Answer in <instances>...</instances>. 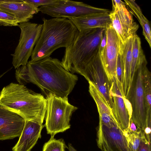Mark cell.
<instances>
[{"mask_svg":"<svg viewBox=\"0 0 151 151\" xmlns=\"http://www.w3.org/2000/svg\"><path fill=\"white\" fill-rule=\"evenodd\" d=\"M110 92L112 97V113L119 127L123 132L128 129L132 113V109L129 100L124 95L123 87L114 77L110 87Z\"/></svg>","mask_w":151,"mask_h":151,"instance_id":"obj_9","label":"cell"},{"mask_svg":"<svg viewBox=\"0 0 151 151\" xmlns=\"http://www.w3.org/2000/svg\"><path fill=\"white\" fill-rule=\"evenodd\" d=\"M15 77L19 83H31L37 86L47 96L49 93L68 98L78 80L76 75L66 70L58 59L49 57L16 69Z\"/></svg>","mask_w":151,"mask_h":151,"instance_id":"obj_1","label":"cell"},{"mask_svg":"<svg viewBox=\"0 0 151 151\" xmlns=\"http://www.w3.org/2000/svg\"><path fill=\"white\" fill-rule=\"evenodd\" d=\"M88 82L89 92L96 104L99 114L106 113L116 121L111 109L107 103L104 97L92 83L90 81Z\"/></svg>","mask_w":151,"mask_h":151,"instance_id":"obj_21","label":"cell"},{"mask_svg":"<svg viewBox=\"0 0 151 151\" xmlns=\"http://www.w3.org/2000/svg\"><path fill=\"white\" fill-rule=\"evenodd\" d=\"M25 122L18 115L0 106V140L19 137Z\"/></svg>","mask_w":151,"mask_h":151,"instance_id":"obj_14","label":"cell"},{"mask_svg":"<svg viewBox=\"0 0 151 151\" xmlns=\"http://www.w3.org/2000/svg\"><path fill=\"white\" fill-rule=\"evenodd\" d=\"M20 39L13 57L12 64L15 69L26 65L34 47L40 36L42 24L29 22L19 23Z\"/></svg>","mask_w":151,"mask_h":151,"instance_id":"obj_6","label":"cell"},{"mask_svg":"<svg viewBox=\"0 0 151 151\" xmlns=\"http://www.w3.org/2000/svg\"><path fill=\"white\" fill-rule=\"evenodd\" d=\"M0 8L13 15L19 24L28 22L39 11L24 0H0Z\"/></svg>","mask_w":151,"mask_h":151,"instance_id":"obj_16","label":"cell"},{"mask_svg":"<svg viewBox=\"0 0 151 151\" xmlns=\"http://www.w3.org/2000/svg\"><path fill=\"white\" fill-rule=\"evenodd\" d=\"M6 73V72H5L2 74L0 75V78H1Z\"/></svg>","mask_w":151,"mask_h":151,"instance_id":"obj_31","label":"cell"},{"mask_svg":"<svg viewBox=\"0 0 151 151\" xmlns=\"http://www.w3.org/2000/svg\"><path fill=\"white\" fill-rule=\"evenodd\" d=\"M106 43L103 52L100 55L103 68L111 84L116 75L117 61L121 42L112 24L106 28Z\"/></svg>","mask_w":151,"mask_h":151,"instance_id":"obj_11","label":"cell"},{"mask_svg":"<svg viewBox=\"0 0 151 151\" xmlns=\"http://www.w3.org/2000/svg\"><path fill=\"white\" fill-rule=\"evenodd\" d=\"M24 1L37 8H38L39 6H46L54 4L57 3L58 1V0H24Z\"/></svg>","mask_w":151,"mask_h":151,"instance_id":"obj_26","label":"cell"},{"mask_svg":"<svg viewBox=\"0 0 151 151\" xmlns=\"http://www.w3.org/2000/svg\"><path fill=\"white\" fill-rule=\"evenodd\" d=\"M147 61L142 49L140 38L136 34L134 37L132 53L130 85L132 88L136 71L138 67Z\"/></svg>","mask_w":151,"mask_h":151,"instance_id":"obj_19","label":"cell"},{"mask_svg":"<svg viewBox=\"0 0 151 151\" xmlns=\"http://www.w3.org/2000/svg\"><path fill=\"white\" fill-rule=\"evenodd\" d=\"M79 32L91 29L106 28L111 24L109 13L95 14L76 18H69Z\"/></svg>","mask_w":151,"mask_h":151,"instance_id":"obj_17","label":"cell"},{"mask_svg":"<svg viewBox=\"0 0 151 151\" xmlns=\"http://www.w3.org/2000/svg\"><path fill=\"white\" fill-rule=\"evenodd\" d=\"M134 36L128 39L124 44L121 42L119 52L122 58L124 67L123 83L124 95L129 100L132 89L130 73L132 50Z\"/></svg>","mask_w":151,"mask_h":151,"instance_id":"obj_18","label":"cell"},{"mask_svg":"<svg viewBox=\"0 0 151 151\" xmlns=\"http://www.w3.org/2000/svg\"><path fill=\"white\" fill-rule=\"evenodd\" d=\"M15 17L9 12L0 8V25L4 26H18Z\"/></svg>","mask_w":151,"mask_h":151,"instance_id":"obj_24","label":"cell"},{"mask_svg":"<svg viewBox=\"0 0 151 151\" xmlns=\"http://www.w3.org/2000/svg\"><path fill=\"white\" fill-rule=\"evenodd\" d=\"M106 28H98L79 32L71 45L65 48L61 65L66 70L82 75L85 68L99 52Z\"/></svg>","mask_w":151,"mask_h":151,"instance_id":"obj_4","label":"cell"},{"mask_svg":"<svg viewBox=\"0 0 151 151\" xmlns=\"http://www.w3.org/2000/svg\"><path fill=\"white\" fill-rule=\"evenodd\" d=\"M38 9L39 12L52 17L67 18L110 12L108 9L92 6L83 2L68 0H58L55 4L41 6Z\"/></svg>","mask_w":151,"mask_h":151,"instance_id":"obj_7","label":"cell"},{"mask_svg":"<svg viewBox=\"0 0 151 151\" xmlns=\"http://www.w3.org/2000/svg\"><path fill=\"white\" fill-rule=\"evenodd\" d=\"M135 151H151L150 142L147 139L143 131L139 144Z\"/></svg>","mask_w":151,"mask_h":151,"instance_id":"obj_27","label":"cell"},{"mask_svg":"<svg viewBox=\"0 0 151 151\" xmlns=\"http://www.w3.org/2000/svg\"><path fill=\"white\" fill-rule=\"evenodd\" d=\"M109 15L112 25L123 44L136 34L139 25L134 22L132 13L127 9L126 5L120 8L112 6Z\"/></svg>","mask_w":151,"mask_h":151,"instance_id":"obj_13","label":"cell"},{"mask_svg":"<svg viewBox=\"0 0 151 151\" xmlns=\"http://www.w3.org/2000/svg\"><path fill=\"white\" fill-rule=\"evenodd\" d=\"M138 129V128L133 121L130 119V124L127 129L130 132H136L137 131Z\"/></svg>","mask_w":151,"mask_h":151,"instance_id":"obj_29","label":"cell"},{"mask_svg":"<svg viewBox=\"0 0 151 151\" xmlns=\"http://www.w3.org/2000/svg\"><path fill=\"white\" fill-rule=\"evenodd\" d=\"M142 78L147 116L149 120L151 119V74L147 65L143 70Z\"/></svg>","mask_w":151,"mask_h":151,"instance_id":"obj_22","label":"cell"},{"mask_svg":"<svg viewBox=\"0 0 151 151\" xmlns=\"http://www.w3.org/2000/svg\"><path fill=\"white\" fill-rule=\"evenodd\" d=\"M82 75L88 82L92 83L95 85L111 109L113 100L110 92L111 84L103 68L99 52L86 66Z\"/></svg>","mask_w":151,"mask_h":151,"instance_id":"obj_10","label":"cell"},{"mask_svg":"<svg viewBox=\"0 0 151 151\" xmlns=\"http://www.w3.org/2000/svg\"><path fill=\"white\" fill-rule=\"evenodd\" d=\"M41 124L31 120H25L22 132L12 151H31L41 137V132L44 127Z\"/></svg>","mask_w":151,"mask_h":151,"instance_id":"obj_15","label":"cell"},{"mask_svg":"<svg viewBox=\"0 0 151 151\" xmlns=\"http://www.w3.org/2000/svg\"><path fill=\"white\" fill-rule=\"evenodd\" d=\"M124 74V67L122 58V55L119 53L117 59L116 75L115 77L116 80L120 83L123 88Z\"/></svg>","mask_w":151,"mask_h":151,"instance_id":"obj_25","label":"cell"},{"mask_svg":"<svg viewBox=\"0 0 151 151\" xmlns=\"http://www.w3.org/2000/svg\"><path fill=\"white\" fill-rule=\"evenodd\" d=\"M68 149L69 151H77L72 145L69 143L68 144Z\"/></svg>","mask_w":151,"mask_h":151,"instance_id":"obj_30","label":"cell"},{"mask_svg":"<svg viewBox=\"0 0 151 151\" xmlns=\"http://www.w3.org/2000/svg\"><path fill=\"white\" fill-rule=\"evenodd\" d=\"M51 136L49 140L43 145L42 151H65L68 147L63 139H57Z\"/></svg>","mask_w":151,"mask_h":151,"instance_id":"obj_23","label":"cell"},{"mask_svg":"<svg viewBox=\"0 0 151 151\" xmlns=\"http://www.w3.org/2000/svg\"><path fill=\"white\" fill-rule=\"evenodd\" d=\"M147 64H143L137 69L130 96L132 109L131 119L143 131L147 127H151V121L148 119L147 116L143 83L142 71Z\"/></svg>","mask_w":151,"mask_h":151,"instance_id":"obj_8","label":"cell"},{"mask_svg":"<svg viewBox=\"0 0 151 151\" xmlns=\"http://www.w3.org/2000/svg\"><path fill=\"white\" fill-rule=\"evenodd\" d=\"M124 1L126 6L131 9L130 12L134 14L138 20L142 28L143 35L151 48V32L149 22L143 14L140 7L134 0H125Z\"/></svg>","mask_w":151,"mask_h":151,"instance_id":"obj_20","label":"cell"},{"mask_svg":"<svg viewBox=\"0 0 151 151\" xmlns=\"http://www.w3.org/2000/svg\"><path fill=\"white\" fill-rule=\"evenodd\" d=\"M0 106L18 115L25 120L42 124L47 100L24 85L11 83L0 91Z\"/></svg>","mask_w":151,"mask_h":151,"instance_id":"obj_2","label":"cell"},{"mask_svg":"<svg viewBox=\"0 0 151 151\" xmlns=\"http://www.w3.org/2000/svg\"><path fill=\"white\" fill-rule=\"evenodd\" d=\"M97 137L101 151H129L126 137L119 126L109 127L99 123Z\"/></svg>","mask_w":151,"mask_h":151,"instance_id":"obj_12","label":"cell"},{"mask_svg":"<svg viewBox=\"0 0 151 151\" xmlns=\"http://www.w3.org/2000/svg\"><path fill=\"white\" fill-rule=\"evenodd\" d=\"M41 33L31 56L32 62L50 57L57 49L67 47L74 41L79 31L69 19L43 18Z\"/></svg>","mask_w":151,"mask_h":151,"instance_id":"obj_3","label":"cell"},{"mask_svg":"<svg viewBox=\"0 0 151 151\" xmlns=\"http://www.w3.org/2000/svg\"><path fill=\"white\" fill-rule=\"evenodd\" d=\"M47 107L45 117L47 133L51 136L63 132L70 127V121L73 112L77 109L71 105L68 99L49 93L46 96Z\"/></svg>","mask_w":151,"mask_h":151,"instance_id":"obj_5","label":"cell"},{"mask_svg":"<svg viewBox=\"0 0 151 151\" xmlns=\"http://www.w3.org/2000/svg\"><path fill=\"white\" fill-rule=\"evenodd\" d=\"M106 41L107 37L106 29L104 31L103 36L101 40L99 49V53L100 55H101L103 52L106 45Z\"/></svg>","mask_w":151,"mask_h":151,"instance_id":"obj_28","label":"cell"}]
</instances>
